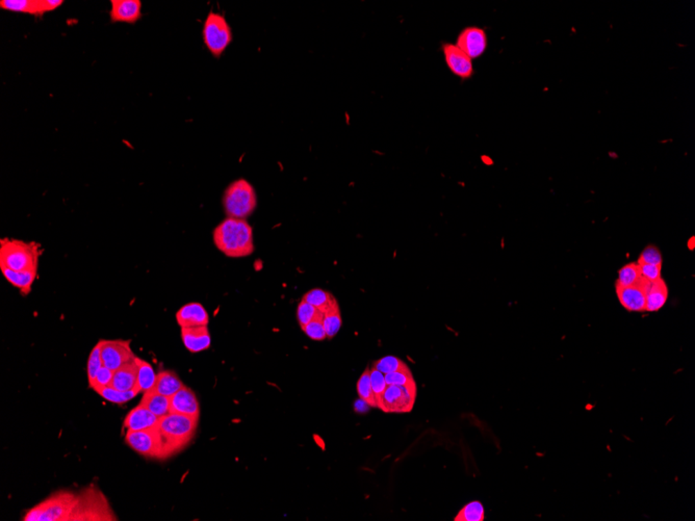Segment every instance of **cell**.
I'll return each instance as SVG.
<instances>
[{
    "label": "cell",
    "instance_id": "cell-1",
    "mask_svg": "<svg viewBox=\"0 0 695 521\" xmlns=\"http://www.w3.org/2000/svg\"><path fill=\"white\" fill-rule=\"evenodd\" d=\"M218 250L231 258L250 256L254 252L253 230L246 220L228 217L213 229Z\"/></svg>",
    "mask_w": 695,
    "mask_h": 521
},
{
    "label": "cell",
    "instance_id": "cell-2",
    "mask_svg": "<svg viewBox=\"0 0 695 521\" xmlns=\"http://www.w3.org/2000/svg\"><path fill=\"white\" fill-rule=\"evenodd\" d=\"M198 418L182 414L169 413L160 418L158 428L162 437L166 457L183 449L196 434Z\"/></svg>",
    "mask_w": 695,
    "mask_h": 521
},
{
    "label": "cell",
    "instance_id": "cell-3",
    "mask_svg": "<svg viewBox=\"0 0 695 521\" xmlns=\"http://www.w3.org/2000/svg\"><path fill=\"white\" fill-rule=\"evenodd\" d=\"M41 245L4 238L0 240V267L13 271H31L39 269Z\"/></svg>",
    "mask_w": 695,
    "mask_h": 521
},
{
    "label": "cell",
    "instance_id": "cell-4",
    "mask_svg": "<svg viewBox=\"0 0 695 521\" xmlns=\"http://www.w3.org/2000/svg\"><path fill=\"white\" fill-rule=\"evenodd\" d=\"M114 520H118L117 516L98 487L91 485L76 495V503L69 521Z\"/></svg>",
    "mask_w": 695,
    "mask_h": 521
},
{
    "label": "cell",
    "instance_id": "cell-5",
    "mask_svg": "<svg viewBox=\"0 0 695 521\" xmlns=\"http://www.w3.org/2000/svg\"><path fill=\"white\" fill-rule=\"evenodd\" d=\"M76 503V493L60 490L26 512L24 521H69Z\"/></svg>",
    "mask_w": 695,
    "mask_h": 521
},
{
    "label": "cell",
    "instance_id": "cell-6",
    "mask_svg": "<svg viewBox=\"0 0 695 521\" xmlns=\"http://www.w3.org/2000/svg\"><path fill=\"white\" fill-rule=\"evenodd\" d=\"M223 206L228 217L246 220L257 206V196L250 182L238 179L226 188Z\"/></svg>",
    "mask_w": 695,
    "mask_h": 521
},
{
    "label": "cell",
    "instance_id": "cell-7",
    "mask_svg": "<svg viewBox=\"0 0 695 521\" xmlns=\"http://www.w3.org/2000/svg\"><path fill=\"white\" fill-rule=\"evenodd\" d=\"M203 42L215 58H220L232 42L231 27L223 15L211 12L204 21Z\"/></svg>",
    "mask_w": 695,
    "mask_h": 521
},
{
    "label": "cell",
    "instance_id": "cell-8",
    "mask_svg": "<svg viewBox=\"0 0 695 521\" xmlns=\"http://www.w3.org/2000/svg\"><path fill=\"white\" fill-rule=\"evenodd\" d=\"M125 443L140 455L149 459H167L162 437L158 428L144 431H127Z\"/></svg>",
    "mask_w": 695,
    "mask_h": 521
},
{
    "label": "cell",
    "instance_id": "cell-9",
    "mask_svg": "<svg viewBox=\"0 0 695 521\" xmlns=\"http://www.w3.org/2000/svg\"><path fill=\"white\" fill-rule=\"evenodd\" d=\"M98 342L101 347L104 365L111 370H118L137 357L131 349V340H101Z\"/></svg>",
    "mask_w": 695,
    "mask_h": 521
},
{
    "label": "cell",
    "instance_id": "cell-10",
    "mask_svg": "<svg viewBox=\"0 0 695 521\" xmlns=\"http://www.w3.org/2000/svg\"><path fill=\"white\" fill-rule=\"evenodd\" d=\"M416 399L405 387L389 385L379 409L386 413H405L411 411Z\"/></svg>",
    "mask_w": 695,
    "mask_h": 521
},
{
    "label": "cell",
    "instance_id": "cell-11",
    "mask_svg": "<svg viewBox=\"0 0 695 521\" xmlns=\"http://www.w3.org/2000/svg\"><path fill=\"white\" fill-rule=\"evenodd\" d=\"M650 281L641 278L638 283L628 288L615 286L617 298L623 308L631 313H642L646 311V292H648Z\"/></svg>",
    "mask_w": 695,
    "mask_h": 521
},
{
    "label": "cell",
    "instance_id": "cell-12",
    "mask_svg": "<svg viewBox=\"0 0 695 521\" xmlns=\"http://www.w3.org/2000/svg\"><path fill=\"white\" fill-rule=\"evenodd\" d=\"M63 3L64 1L62 0H1L0 8L8 12L42 17L46 13L56 10Z\"/></svg>",
    "mask_w": 695,
    "mask_h": 521
},
{
    "label": "cell",
    "instance_id": "cell-13",
    "mask_svg": "<svg viewBox=\"0 0 695 521\" xmlns=\"http://www.w3.org/2000/svg\"><path fill=\"white\" fill-rule=\"evenodd\" d=\"M445 64L452 73L462 79H468L474 74V65L472 58L464 53L457 45L445 44L443 46Z\"/></svg>",
    "mask_w": 695,
    "mask_h": 521
},
{
    "label": "cell",
    "instance_id": "cell-14",
    "mask_svg": "<svg viewBox=\"0 0 695 521\" xmlns=\"http://www.w3.org/2000/svg\"><path fill=\"white\" fill-rule=\"evenodd\" d=\"M456 45L472 60L479 58L487 48L486 33L480 27H466L458 35Z\"/></svg>",
    "mask_w": 695,
    "mask_h": 521
},
{
    "label": "cell",
    "instance_id": "cell-15",
    "mask_svg": "<svg viewBox=\"0 0 695 521\" xmlns=\"http://www.w3.org/2000/svg\"><path fill=\"white\" fill-rule=\"evenodd\" d=\"M170 413L182 414L199 418L200 406L192 389L183 386L170 397Z\"/></svg>",
    "mask_w": 695,
    "mask_h": 521
},
{
    "label": "cell",
    "instance_id": "cell-16",
    "mask_svg": "<svg viewBox=\"0 0 695 521\" xmlns=\"http://www.w3.org/2000/svg\"><path fill=\"white\" fill-rule=\"evenodd\" d=\"M110 17L113 22L133 24L142 17V2L140 0H112Z\"/></svg>",
    "mask_w": 695,
    "mask_h": 521
},
{
    "label": "cell",
    "instance_id": "cell-17",
    "mask_svg": "<svg viewBox=\"0 0 695 521\" xmlns=\"http://www.w3.org/2000/svg\"><path fill=\"white\" fill-rule=\"evenodd\" d=\"M176 321L180 328L200 327L208 325L209 317L202 304L193 302L178 309Z\"/></svg>",
    "mask_w": 695,
    "mask_h": 521
},
{
    "label": "cell",
    "instance_id": "cell-18",
    "mask_svg": "<svg viewBox=\"0 0 695 521\" xmlns=\"http://www.w3.org/2000/svg\"><path fill=\"white\" fill-rule=\"evenodd\" d=\"M158 422L160 417L140 404L127 414L123 422V426L127 431H144L156 428Z\"/></svg>",
    "mask_w": 695,
    "mask_h": 521
},
{
    "label": "cell",
    "instance_id": "cell-19",
    "mask_svg": "<svg viewBox=\"0 0 695 521\" xmlns=\"http://www.w3.org/2000/svg\"><path fill=\"white\" fill-rule=\"evenodd\" d=\"M181 340L190 353H200L211 347V338L207 326L181 328Z\"/></svg>",
    "mask_w": 695,
    "mask_h": 521
},
{
    "label": "cell",
    "instance_id": "cell-20",
    "mask_svg": "<svg viewBox=\"0 0 695 521\" xmlns=\"http://www.w3.org/2000/svg\"><path fill=\"white\" fill-rule=\"evenodd\" d=\"M136 359V358H135ZM138 382V364L136 360L129 362L114 370L113 377V388L120 391H129L135 389Z\"/></svg>",
    "mask_w": 695,
    "mask_h": 521
},
{
    "label": "cell",
    "instance_id": "cell-21",
    "mask_svg": "<svg viewBox=\"0 0 695 521\" xmlns=\"http://www.w3.org/2000/svg\"><path fill=\"white\" fill-rule=\"evenodd\" d=\"M0 270L6 281L18 288L22 296H27L31 292L33 282L38 276V270L22 272L13 271L8 267H0Z\"/></svg>",
    "mask_w": 695,
    "mask_h": 521
},
{
    "label": "cell",
    "instance_id": "cell-22",
    "mask_svg": "<svg viewBox=\"0 0 695 521\" xmlns=\"http://www.w3.org/2000/svg\"><path fill=\"white\" fill-rule=\"evenodd\" d=\"M669 299V288L662 278L651 282L646 292V311L656 313L660 311Z\"/></svg>",
    "mask_w": 695,
    "mask_h": 521
},
{
    "label": "cell",
    "instance_id": "cell-23",
    "mask_svg": "<svg viewBox=\"0 0 695 521\" xmlns=\"http://www.w3.org/2000/svg\"><path fill=\"white\" fill-rule=\"evenodd\" d=\"M183 386L179 377L172 370H162L156 374V386L154 389L165 397H171Z\"/></svg>",
    "mask_w": 695,
    "mask_h": 521
},
{
    "label": "cell",
    "instance_id": "cell-24",
    "mask_svg": "<svg viewBox=\"0 0 695 521\" xmlns=\"http://www.w3.org/2000/svg\"><path fill=\"white\" fill-rule=\"evenodd\" d=\"M140 404L160 418L170 413V397L161 395L154 389L144 393Z\"/></svg>",
    "mask_w": 695,
    "mask_h": 521
},
{
    "label": "cell",
    "instance_id": "cell-25",
    "mask_svg": "<svg viewBox=\"0 0 695 521\" xmlns=\"http://www.w3.org/2000/svg\"><path fill=\"white\" fill-rule=\"evenodd\" d=\"M136 362L138 364V382L136 388L140 393H145L152 390L156 386V374L154 368L152 367L149 362L145 361L141 358L136 357Z\"/></svg>",
    "mask_w": 695,
    "mask_h": 521
},
{
    "label": "cell",
    "instance_id": "cell-26",
    "mask_svg": "<svg viewBox=\"0 0 695 521\" xmlns=\"http://www.w3.org/2000/svg\"><path fill=\"white\" fill-rule=\"evenodd\" d=\"M303 301L319 309L322 313H327L330 308L338 305V301L334 295L321 288H313L303 296Z\"/></svg>",
    "mask_w": 695,
    "mask_h": 521
},
{
    "label": "cell",
    "instance_id": "cell-27",
    "mask_svg": "<svg viewBox=\"0 0 695 521\" xmlns=\"http://www.w3.org/2000/svg\"><path fill=\"white\" fill-rule=\"evenodd\" d=\"M641 278L639 263H628V265H626L625 267L619 270V278H617L615 286L628 288V286L638 283L641 280Z\"/></svg>",
    "mask_w": 695,
    "mask_h": 521
},
{
    "label": "cell",
    "instance_id": "cell-28",
    "mask_svg": "<svg viewBox=\"0 0 695 521\" xmlns=\"http://www.w3.org/2000/svg\"><path fill=\"white\" fill-rule=\"evenodd\" d=\"M373 367L384 374L395 372H411L405 362L402 361L400 358L393 357V356H385V357L377 360L373 364Z\"/></svg>",
    "mask_w": 695,
    "mask_h": 521
},
{
    "label": "cell",
    "instance_id": "cell-29",
    "mask_svg": "<svg viewBox=\"0 0 695 521\" xmlns=\"http://www.w3.org/2000/svg\"><path fill=\"white\" fill-rule=\"evenodd\" d=\"M387 385L405 387L412 397H416V383L411 372H395L384 374Z\"/></svg>",
    "mask_w": 695,
    "mask_h": 521
},
{
    "label": "cell",
    "instance_id": "cell-30",
    "mask_svg": "<svg viewBox=\"0 0 695 521\" xmlns=\"http://www.w3.org/2000/svg\"><path fill=\"white\" fill-rule=\"evenodd\" d=\"M357 392L359 399L363 401L366 405L373 408L377 407L376 399H375L374 392H373L372 384H370V370H366L360 376L357 382Z\"/></svg>",
    "mask_w": 695,
    "mask_h": 521
},
{
    "label": "cell",
    "instance_id": "cell-31",
    "mask_svg": "<svg viewBox=\"0 0 695 521\" xmlns=\"http://www.w3.org/2000/svg\"><path fill=\"white\" fill-rule=\"evenodd\" d=\"M323 324L327 338H334L338 333L343 325L342 315H341L338 304L330 308L327 313H324Z\"/></svg>",
    "mask_w": 695,
    "mask_h": 521
},
{
    "label": "cell",
    "instance_id": "cell-32",
    "mask_svg": "<svg viewBox=\"0 0 695 521\" xmlns=\"http://www.w3.org/2000/svg\"><path fill=\"white\" fill-rule=\"evenodd\" d=\"M97 393L100 397H104V399L111 402V403L124 404L126 402L131 401V399H135L140 392L137 388L131 389V390L129 391H120L113 388L112 386H108L100 389Z\"/></svg>",
    "mask_w": 695,
    "mask_h": 521
},
{
    "label": "cell",
    "instance_id": "cell-33",
    "mask_svg": "<svg viewBox=\"0 0 695 521\" xmlns=\"http://www.w3.org/2000/svg\"><path fill=\"white\" fill-rule=\"evenodd\" d=\"M485 520V510L480 502H471L464 506L455 516V521H483Z\"/></svg>",
    "mask_w": 695,
    "mask_h": 521
},
{
    "label": "cell",
    "instance_id": "cell-34",
    "mask_svg": "<svg viewBox=\"0 0 695 521\" xmlns=\"http://www.w3.org/2000/svg\"><path fill=\"white\" fill-rule=\"evenodd\" d=\"M104 366V362H102L101 357V347H100L99 342L93 347V349L90 354L89 359H88L87 364V374L88 380H89L90 387L93 385L94 381H95L96 374H97L98 370Z\"/></svg>",
    "mask_w": 695,
    "mask_h": 521
},
{
    "label": "cell",
    "instance_id": "cell-35",
    "mask_svg": "<svg viewBox=\"0 0 695 521\" xmlns=\"http://www.w3.org/2000/svg\"><path fill=\"white\" fill-rule=\"evenodd\" d=\"M323 319L324 313H320L309 325L303 328V331L311 340L322 342L327 338V334H326L325 328H324Z\"/></svg>",
    "mask_w": 695,
    "mask_h": 521
},
{
    "label": "cell",
    "instance_id": "cell-36",
    "mask_svg": "<svg viewBox=\"0 0 695 521\" xmlns=\"http://www.w3.org/2000/svg\"><path fill=\"white\" fill-rule=\"evenodd\" d=\"M370 384H372L373 392H374L375 399H376L377 407L379 408L380 407L381 402H382L383 395H384L385 390H386L387 386H389L386 384V381H385L384 374L373 367L370 370Z\"/></svg>",
    "mask_w": 695,
    "mask_h": 521
},
{
    "label": "cell",
    "instance_id": "cell-37",
    "mask_svg": "<svg viewBox=\"0 0 695 521\" xmlns=\"http://www.w3.org/2000/svg\"><path fill=\"white\" fill-rule=\"evenodd\" d=\"M321 311L319 309L316 308L313 305L309 304V303L305 302V301H301L300 304L298 305V308H297V317H298L299 325L300 327L304 328L305 326L309 325L316 317H317Z\"/></svg>",
    "mask_w": 695,
    "mask_h": 521
},
{
    "label": "cell",
    "instance_id": "cell-38",
    "mask_svg": "<svg viewBox=\"0 0 695 521\" xmlns=\"http://www.w3.org/2000/svg\"><path fill=\"white\" fill-rule=\"evenodd\" d=\"M640 265H660L662 267L663 258L660 250L654 245L646 247L642 251L639 259L637 261Z\"/></svg>",
    "mask_w": 695,
    "mask_h": 521
},
{
    "label": "cell",
    "instance_id": "cell-39",
    "mask_svg": "<svg viewBox=\"0 0 695 521\" xmlns=\"http://www.w3.org/2000/svg\"><path fill=\"white\" fill-rule=\"evenodd\" d=\"M113 377H114V370L106 367V366H102V367L98 370L97 374H96L95 377V381H94L91 388H93L96 392H98L100 389L104 388V387L111 386V384H112Z\"/></svg>",
    "mask_w": 695,
    "mask_h": 521
},
{
    "label": "cell",
    "instance_id": "cell-40",
    "mask_svg": "<svg viewBox=\"0 0 695 521\" xmlns=\"http://www.w3.org/2000/svg\"><path fill=\"white\" fill-rule=\"evenodd\" d=\"M639 265L640 273H641V277L644 279L648 280L650 282H654L662 278L661 277L662 267H660V265H640V263Z\"/></svg>",
    "mask_w": 695,
    "mask_h": 521
}]
</instances>
